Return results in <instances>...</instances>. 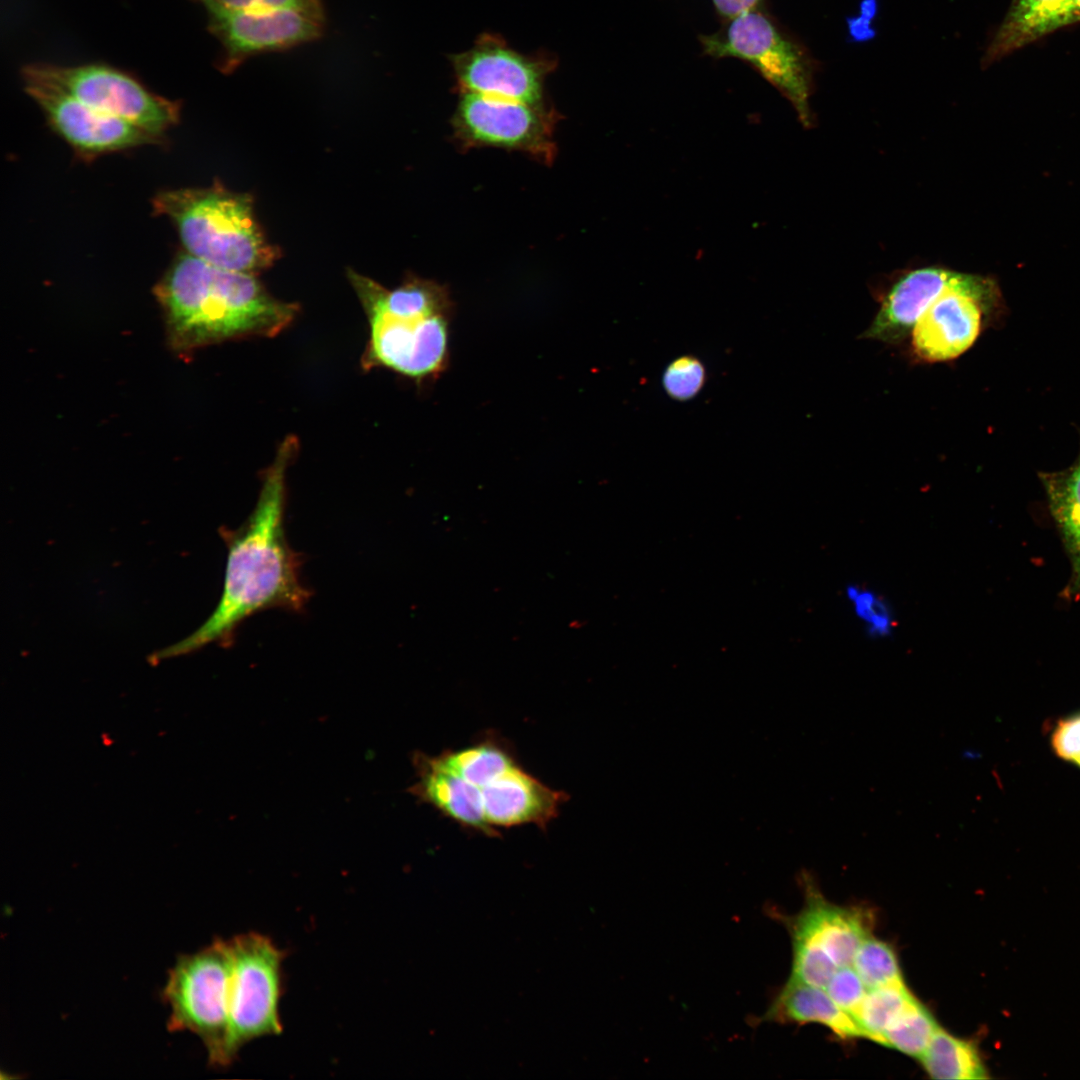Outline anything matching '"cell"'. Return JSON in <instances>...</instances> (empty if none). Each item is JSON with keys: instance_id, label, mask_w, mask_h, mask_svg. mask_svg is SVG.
Instances as JSON below:
<instances>
[{"instance_id": "6da1fadb", "label": "cell", "mask_w": 1080, "mask_h": 1080, "mask_svg": "<svg viewBox=\"0 0 1080 1080\" xmlns=\"http://www.w3.org/2000/svg\"><path fill=\"white\" fill-rule=\"evenodd\" d=\"M298 450L287 436L262 473L256 505L235 530H222L227 560L221 597L205 622L189 636L154 654L153 660L226 643L238 626L267 609L301 611L310 592L299 576V562L285 533L286 472Z\"/></svg>"}, {"instance_id": "7a4b0ae2", "label": "cell", "mask_w": 1080, "mask_h": 1080, "mask_svg": "<svg viewBox=\"0 0 1080 1080\" xmlns=\"http://www.w3.org/2000/svg\"><path fill=\"white\" fill-rule=\"evenodd\" d=\"M169 346L177 353L230 340L272 337L298 314L295 303L273 297L255 274L180 255L155 286Z\"/></svg>"}, {"instance_id": "3957f363", "label": "cell", "mask_w": 1080, "mask_h": 1080, "mask_svg": "<svg viewBox=\"0 0 1080 1080\" xmlns=\"http://www.w3.org/2000/svg\"><path fill=\"white\" fill-rule=\"evenodd\" d=\"M348 278L370 326L362 367L414 380L438 376L448 362L451 303L434 282L413 279L389 290L355 271Z\"/></svg>"}, {"instance_id": "277c9868", "label": "cell", "mask_w": 1080, "mask_h": 1080, "mask_svg": "<svg viewBox=\"0 0 1080 1080\" xmlns=\"http://www.w3.org/2000/svg\"><path fill=\"white\" fill-rule=\"evenodd\" d=\"M153 208L175 224L187 253L215 267L255 274L279 255L257 222L247 193L220 184L168 190L155 196Z\"/></svg>"}, {"instance_id": "5b68a950", "label": "cell", "mask_w": 1080, "mask_h": 1080, "mask_svg": "<svg viewBox=\"0 0 1080 1080\" xmlns=\"http://www.w3.org/2000/svg\"><path fill=\"white\" fill-rule=\"evenodd\" d=\"M699 41L707 56L750 64L791 102L804 125L811 124L809 100L818 63L765 8L726 20L719 31L700 35Z\"/></svg>"}, {"instance_id": "8992f818", "label": "cell", "mask_w": 1080, "mask_h": 1080, "mask_svg": "<svg viewBox=\"0 0 1080 1080\" xmlns=\"http://www.w3.org/2000/svg\"><path fill=\"white\" fill-rule=\"evenodd\" d=\"M230 969L228 940L217 938L195 953L179 955L162 990L170 1008L167 1029L197 1035L214 1067L228 1066Z\"/></svg>"}, {"instance_id": "52a82bcc", "label": "cell", "mask_w": 1080, "mask_h": 1080, "mask_svg": "<svg viewBox=\"0 0 1080 1080\" xmlns=\"http://www.w3.org/2000/svg\"><path fill=\"white\" fill-rule=\"evenodd\" d=\"M228 944L231 969L226 1059L230 1065L250 1041L282 1032L279 1004L286 953L256 932L237 935Z\"/></svg>"}, {"instance_id": "ba28073f", "label": "cell", "mask_w": 1080, "mask_h": 1080, "mask_svg": "<svg viewBox=\"0 0 1080 1080\" xmlns=\"http://www.w3.org/2000/svg\"><path fill=\"white\" fill-rule=\"evenodd\" d=\"M1000 298L992 278L952 270L912 328V360L935 364L963 355L997 312Z\"/></svg>"}, {"instance_id": "9c48e42d", "label": "cell", "mask_w": 1080, "mask_h": 1080, "mask_svg": "<svg viewBox=\"0 0 1080 1080\" xmlns=\"http://www.w3.org/2000/svg\"><path fill=\"white\" fill-rule=\"evenodd\" d=\"M23 77L53 85L79 101L159 137L179 120V105L153 94L129 74L104 64H32Z\"/></svg>"}, {"instance_id": "30bf717a", "label": "cell", "mask_w": 1080, "mask_h": 1080, "mask_svg": "<svg viewBox=\"0 0 1080 1080\" xmlns=\"http://www.w3.org/2000/svg\"><path fill=\"white\" fill-rule=\"evenodd\" d=\"M554 123V112L545 105L469 92H461L454 117L456 134L464 144L520 150L544 161L555 154Z\"/></svg>"}, {"instance_id": "8fae6325", "label": "cell", "mask_w": 1080, "mask_h": 1080, "mask_svg": "<svg viewBox=\"0 0 1080 1080\" xmlns=\"http://www.w3.org/2000/svg\"><path fill=\"white\" fill-rule=\"evenodd\" d=\"M208 16V29L223 52L217 61L222 73L237 69L248 58L291 49L321 38L325 19L295 10L253 12L226 8L211 0H196Z\"/></svg>"}, {"instance_id": "7c38bea8", "label": "cell", "mask_w": 1080, "mask_h": 1080, "mask_svg": "<svg viewBox=\"0 0 1080 1080\" xmlns=\"http://www.w3.org/2000/svg\"><path fill=\"white\" fill-rule=\"evenodd\" d=\"M460 92L545 105L544 82L556 62L528 56L493 34H482L474 46L452 57Z\"/></svg>"}, {"instance_id": "4fadbf2b", "label": "cell", "mask_w": 1080, "mask_h": 1080, "mask_svg": "<svg viewBox=\"0 0 1080 1080\" xmlns=\"http://www.w3.org/2000/svg\"><path fill=\"white\" fill-rule=\"evenodd\" d=\"M25 91L40 106L56 131L76 149L102 153L153 143L158 137L121 118L95 109L65 91L36 80Z\"/></svg>"}, {"instance_id": "5bb4252c", "label": "cell", "mask_w": 1080, "mask_h": 1080, "mask_svg": "<svg viewBox=\"0 0 1080 1080\" xmlns=\"http://www.w3.org/2000/svg\"><path fill=\"white\" fill-rule=\"evenodd\" d=\"M805 903L795 915H784L768 907L767 913L781 921L789 931L791 943H802L824 950L838 966L851 965L860 944L871 935L872 915L862 907H843L829 903L817 891L806 873L802 878Z\"/></svg>"}, {"instance_id": "9a60e30c", "label": "cell", "mask_w": 1080, "mask_h": 1080, "mask_svg": "<svg viewBox=\"0 0 1080 1080\" xmlns=\"http://www.w3.org/2000/svg\"><path fill=\"white\" fill-rule=\"evenodd\" d=\"M476 788L485 821L494 837L499 836L501 828L522 825L545 830L568 800L567 793L547 786L520 763Z\"/></svg>"}, {"instance_id": "2e32d148", "label": "cell", "mask_w": 1080, "mask_h": 1080, "mask_svg": "<svg viewBox=\"0 0 1080 1080\" xmlns=\"http://www.w3.org/2000/svg\"><path fill=\"white\" fill-rule=\"evenodd\" d=\"M951 272L952 269L931 265L898 273L878 295L877 313L860 337L889 345L908 341L917 319Z\"/></svg>"}, {"instance_id": "e0dca14e", "label": "cell", "mask_w": 1080, "mask_h": 1080, "mask_svg": "<svg viewBox=\"0 0 1080 1080\" xmlns=\"http://www.w3.org/2000/svg\"><path fill=\"white\" fill-rule=\"evenodd\" d=\"M412 763L416 781L409 793L431 805L463 828L494 837L482 809L479 791L450 768L440 755L415 752Z\"/></svg>"}, {"instance_id": "ac0fdd59", "label": "cell", "mask_w": 1080, "mask_h": 1080, "mask_svg": "<svg viewBox=\"0 0 1080 1080\" xmlns=\"http://www.w3.org/2000/svg\"><path fill=\"white\" fill-rule=\"evenodd\" d=\"M816 1023L829 1028L842 1039L866 1038L856 1020L842 1010L824 988L789 977L778 990L767 1010L757 1017L756 1024Z\"/></svg>"}, {"instance_id": "d6986e66", "label": "cell", "mask_w": 1080, "mask_h": 1080, "mask_svg": "<svg viewBox=\"0 0 1080 1080\" xmlns=\"http://www.w3.org/2000/svg\"><path fill=\"white\" fill-rule=\"evenodd\" d=\"M1072 0H1013L983 55L984 67L1013 51L1076 23Z\"/></svg>"}, {"instance_id": "ffe728a7", "label": "cell", "mask_w": 1080, "mask_h": 1080, "mask_svg": "<svg viewBox=\"0 0 1080 1080\" xmlns=\"http://www.w3.org/2000/svg\"><path fill=\"white\" fill-rule=\"evenodd\" d=\"M1039 477L1071 563L1068 593L1074 595L1080 591V458L1064 470Z\"/></svg>"}, {"instance_id": "44dd1931", "label": "cell", "mask_w": 1080, "mask_h": 1080, "mask_svg": "<svg viewBox=\"0 0 1080 1080\" xmlns=\"http://www.w3.org/2000/svg\"><path fill=\"white\" fill-rule=\"evenodd\" d=\"M919 1060L924 1070L933 1079L989 1078L975 1043L956 1037L941 1027L938 1028Z\"/></svg>"}, {"instance_id": "7402d4cb", "label": "cell", "mask_w": 1080, "mask_h": 1080, "mask_svg": "<svg viewBox=\"0 0 1080 1080\" xmlns=\"http://www.w3.org/2000/svg\"><path fill=\"white\" fill-rule=\"evenodd\" d=\"M444 762L463 779L481 787L519 762L510 745L495 735L456 750L439 754Z\"/></svg>"}, {"instance_id": "603a6c76", "label": "cell", "mask_w": 1080, "mask_h": 1080, "mask_svg": "<svg viewBox=\"0 0 1080 1080\" xmlns=\"http://www.w3.org/2000/svg\"><path fill=\"white\" fill-rule=\"evenodd\" d=\"M917 998L904 982L868 989L853 1015L867 1039L884 1046L883 1035Z\"/></svg>"}, {"instance_id": "cb8c5ba5", "label": "cell", "mask_w": 1080, "mask_h": 1080, "mask_svg": "<svg viewBox=\"0 0 1080 1080\" xmlns=\"http://www.w3.org/2000/svg\"><path fill=\"white\" fill-rule=\"evenodd\" d=\"M939 1027L929 1009L917 999L886 1030L884 1046L919 1059Z\"/></svg>"}, {"instance_id": "d4e9b609", "label": "cell", "mask_w": 1080, "mask_h": 1080, "mask_svg": "<svg viewBox=\"0 0 1080 1080\" xmlns=\"http://www.w3.org/2000/svg\"><path fill=\"white\" fill-rule=\"evenodd\" d=\"M851 965L867 989L904 982L893 947L871 935L860 944Z\"/></svg>"}, {"instance_id": "484cf974", "label": "cell", "mask_w": 1080, "mask_h": 1080, "mask_svg": "<svg viewBox=\"0 0 1080 1080\" xmlns=\"http://www.w3.org/2000/svg\"><path fill=\"white\" fill-rule=\"evenodd\" d=\"M705 369L700 360L693 356H682L666 368L663 385L667 394L675 400H689L703 387Z\"/></svg>"}, {"instance_id": "4316f807", "label": "cell", "mask_w": 1080, "mask_h": 1080, "mask_svg": "<svg viewBox=\"0 0 1080 1080\" xmlns=\"http://www.w3.org/2000/svg\"><path fill=\"white\" fill-rule=\"evenodd\" d=\"M824 989L852 1017L868 991L852 965L838 967Z\"/></svg>"}, {"instance_id": "83f0119b", "label": "cell", "mask_w": 1080, "mask_h": 1080, "mask_svg": "<svg viewBox=\"0 0 1080 1080\" xmlns=\"http://www.w3.org/2000/svg\"><path fill=\"white\" fill-rule=\"evenodd\" d=\"M1049 743L1059 759L1080 769V711L1065 715L1053 724Z\"/></svg>"}, {"instance_id": "f1b7e54d", "label": "cell", "mask_w": 1080, "mask_h": 1080, "mask_svg": "<svg viewBox=\"0 0 1080 1080\" xmlns=\"http://www.w3.org/2000/svg\"><path fill=\"white\" fill-rule=\"evenodd\" d=\"M848 596L854 603L856 615L869 626L872 634L883 636L891 631L892 621L889 611L875 594L857 587H849Z\"/></svg>"}, {"instance_id": "f546056e", "label": "cell", "mask_w": 1080, "mask_h": 1080, "mask_svg": "<svg viewBox=\"0 0 1080 1080\" xmlns=\"http://www.w3.org/2000/svg\"><path fill=\"white\" fill-rule=\"evenodd\" d=\"M226 8L253 12L295 10L325 19L321 0H211Z\"/></svg>"}, {"instance_id": "4dcf8cb0", "label": "cell", "mask_w": 1080, "mask_h": 1080, "mask_svg": "<svg viewBox=\"0 0 1080 1080\" xmlns=\"http://www.w3.org/2000/svg\"><path fill=\"white\" fill-rule=\"evenodd\" d=\"M715 11L723 21L747 11L765 8V0H712Z\"/></svg>"}, {"instance_id": "1f68e13d", "label": "cell", "mask_w": 1080, "mask_h": 1080, "mask_svg": "<svg viewBox=\"0 0 1080 1080\" xmlns=\"http://www.w3.org/2000/svg\"><path fill=\"white\" fill-rule=\"evenodd\" d=\"M872 19L860 14L859 17L847 19L848 31L854 41H866L875 36V30L871 27Z\"/></svg>"}, {"instance_id": "d6a6232c", "label": "cell", "mask_w": 1080, "mask_h": 1080, "mask_svg": "<svg viewBox=\"0 0 1080 1080\" xmlns=\"http://www.w3.org/2000/svg\"><path fill=\"white\" fill-rule=\"evenodd\" d=\"M1077 22H1080V0H1072Z\"/></svg>"}]
</instances>
